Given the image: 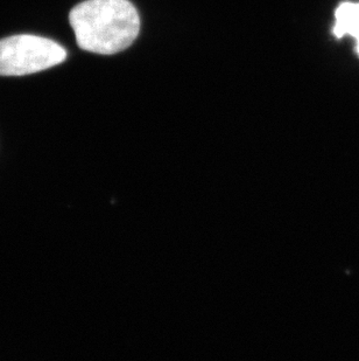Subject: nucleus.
I'll list each match as a JSON object with an SVG mask.
<instances>
[{
	"label": "nucleus",
	"mask_w": 359,
	"mask_h": 361,
	"mask_svg": "<svg viewBox=\"0 0 359 361\" xmlns=\"http://www.w3.org/2000/svg\"><path fill=\"white\" fill-rule=\"evenodd\" d=\"M332 33L337 39L351 37L356 41V54L359 56V3L344 1L335 11V25Z\"/></svg>",
	"instance_id": "7ed1b4c3"
},
{
	"label": "nucleus",
	"mask_w": 359,
	"mask_h": 361,
	"mask_svg": "<svg viewBox=\"0 0 359 361\" xmlns=\"http://www.w3.org/2000/svg\"><path fill=\"white\" fill-rule=\"evenodd\" d=\"M78 47L96 54L125 51L140 32V18L129 0H85L69 14Z\"/></svg>",
	"instance_id": "f257e3e1"
},
{
	"label": "nucleus",
	"mask_w": 359,
	"mask_h": 361,
	"mask_svg": "<svg viewBox=\"0 0 359 361\" xmlns=\"http://www.w3.org/2000/svg\"><path fill=\"white\" fill-rule=\"evenodd\" d=\"M67 51L51 39L33 35H12L0 40V75L25 76L60 65Z\"/></svg>",
	"instance_id": "f03ea898"
}]
</instances>
